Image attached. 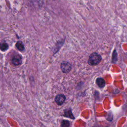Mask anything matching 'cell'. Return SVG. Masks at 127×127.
Returning <instances> with one entry per match:
<instances>
[{
  "label": "cell",
  "instance_id": "6da1fadb",
  "mask_svg": "<svg viewBox=\"0 0 127 127\" xmlns=\"http://www.w3.org/2000/svg\"><path fill=\"white\" fill-rule=\"evenodd\" d=\"M102 60V57L100 55L97 53H92L88 59V63L89 65L93 66L97 65L101 62Z\"/></svg>",
  "mask_w": 127,
  "mask_h": 127
},
{
  "label": "cell",
  "instance_id": "7a4b0ae2",
  "mask_svg": "<svg viewBox=\"0 0 127 127\" xmlns=\"http://www.w3.org/2000/svg\"><path fill=\"white\" fill-rule=\"evenodd\" d=\"M61 69L64 73L69 72L72 68L71 64L67 61H63L61 64Z\"/></svg>",
  "mask_w": 127,
  "mask_h": 127
},
{
  "label": "cell",
  "instance_id": "3957f363",
  "mask_svg": "<svg viewBox=\"0 0 127 127\" xmlns=\"http://www.w3.org/2000/svg\"><path fill=\"white\" fill-rule=\"evenodd\" d=\"M66 97L63 94H58L55 98V101L58 105H63L65 102Z\"/></svg>",
  "mask_w": 127,
  "mask_h": 127
},
{
  "label": "cell",
  "instance_id": "277c9868",
  "mask_svg": "<svg viewBox=\"0 0 127 127\" xmlns=\"http://www.w3.org/2000/svg\"><path fill=\"white\" fill-rule=\"evenodd\" d=\"M12 63L15 66L20 65L22 64V57L19 55L14 56L12 59Z\"/></svg>",
  "mask_w": 127,
  "mask_h": 127
},
{
  "label": "cell",
  "instance_id": "5b68a950",
  "mask_svg": "<svg viewBox=\"0 0 127 127\" xmlns=\"http://www.w3.org/2000/svg\"><path fill=\"white\" fill-rule=\"evenodd\" d=\"M64 116L68 118H70V119H71L72 120H74L75 119V117H74V116L72 113L71 109L70 108H68L64 110Z\"/></svg>",
  "mask_w": 127,
  "mask_h": 127
},
{
  "label": "cell",
  "instance_id": "8992f818",
  "mask_svg": "<svg viewBox=\"0 0 127 127\" xmlns=\"http://www.w3.org/2000/svg\"><path fill=\"white\" fill-rule=\"evenodd\" d=\"M96 82L97 84L100 87H103L105 85V81L103 78H102L101 77L97 78L96 80Z\"/></svg>",
  "mask_w": 127,
  "mask_h": 127
},
{
  "label": "cell",
  "instance_id": "52a82bcc",
  "mask_svg": "<svg viewBox=\"0 0 127 127\" xmlns=\"http://www.w3.org/2000/svg\"><path fill=\"white\" fill-rule=\"evenodd\" d=\"M15 46L16 48L20 51H23L24 50V46L21 41H17L16 43Z\"/></svg>",
  "mask_w": 127,
  "mask_h": 127
},
{
  "label": "cell",
  "instance_id": "ba28073f",
  "mask_svg": "<svg viewBox=\"0 0 127 127\" xmlns=\"http://www.w3.org/2000/svg\"><path fill=\"white\" fill-rule=\"evenodd\" d=\"M8 45L4 41L0 43V49L3 52L6 51L8 49Z\"/></svg>",
  "mask_w": 127,
  "mask_h": 127
},
{
  "label": "cell",
  "instance_id": "9c48e42d",
  "mask_svg": "<svg viewBox=\"0 0 127 127\" xmlns=\"http://www.w3.org/2000/svg\"><path fill=\"white\" fill-rule=\"evenodd\" d=\"M61 127H69L70 126V123L69 121L67 120H63L61 123Z\"/></svg>",
  "mask_w": 127,
  "mask_h": 127
}]
</instances>
